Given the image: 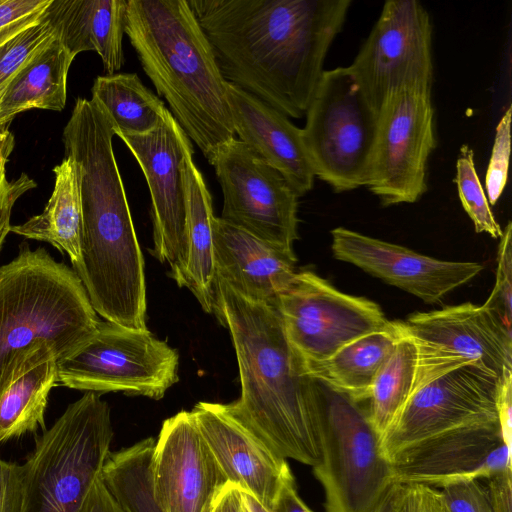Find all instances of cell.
Here are the masks:
<instances>
[{
	"mask_svg": "<svg viewBox=\"0 0 512 512\" xmlns=\"http://www.w3.org/2000/svg\"><path fill=\"white\" fill-rule=\"evenodd\" d=\"M226 82L301 118L351 0H188Z\"/></svg>",
	"mask_w": 512,
	"mask_h": 512,
	"instance_id": "6da1fadb",
	"label": "cell"
},
{
	"mask_svg": "<svg viewBox=\"0 0 512 512\" xmlns=\"http://www.w3.org/2000/svg\"><path fill=\"white\" fill-rule=\"evenodd\" d=\"M213 314L230 333L240 397L227 410L284 459L321 461L322 398L289 344L274 305L249 300L216 279Z\"/></svg>",
	"mask_w": 512,
	"mask_h": 512,
	"instance_id": "7a4b0ae2",
	"label": "cell"
},
{
	"mask_svg": "<svg viewBox=\"0 0 512 512\" xmlns=\"http://www.w3.org/2000/svg\"><path fill=\"white\" fill-rule=\"evenodd\" d=\"M113 133L92 129L70 138L65 157L81 171L80 258L73 270L105 321L145 330L144 260L113 150Z\"/></svg>",
	"mask_w": 512,
	"mask_h": 512,
	"instance_id": "3957f363",
	"label": "cell"
},
{
	"mask_svg": "<svg viewBox=\"0 0 512 512\" xmlns=\"http://www.w3.org/2000/svg\"><path fill=\"white\" fill-rule=\"evenodd\" d=\"M125 34L158 95L209 161L235 131L227 82L188 0H127Z\"/></svg>",
	"mask_w": 512,
	"mask_h": 512,
	"instance_id": "277c9868",
	"label": "cell"
},
{
	"mask_svg": "<svg viewBox=\"0 0 512 512\" xmlns=\"http://www.w3.org/2000/svg\"><path fill=\"white\" fill-rule=\"evenodd\" d=\"M100 321L76 272L22 243L0 266V397L42 344L58 361L86 344Z\"/></svg>",
	"mask_w": 512,
	"mask_h": 512,
	"instance_id": "5b68a950",
	"label": "cell"
},
{
	"mask_svg": "<svg viewBox=\"0 0 512 512\" xmlns=\"http://www.w3.org/2000/svg\"><path fill=\"white\" fill-rule=\"evenodd\" d=\"M110 408L99 393L69 404L40 436L25 467L21 512H81L111 453Z\"/></svg>",
	"mask_w": 512,
	"mask_h": 512,
	"instance_id": "8992f818",
	"label": "cell"
},
{
	"mask_svg": "<svg viewBox=\"0 0 512 512\" xmlns=\"http://www.w3.org/2000/svg\"><path fill=\"white\" fill-rule=\"evenodd\" d=\"M319 384L322 457L312 468L325 512H374L395 484L381 436L361 403Z\"/></svg>",
	"mask_w": 512,
	"mask_h": 512,
	"instance_id": "52a82bcc",
	"label": "cell"
},
{
	"mask_svg": "<svg viewBox=\"0 0 512 512\" xmlns=\"http://www.w3.org/2000/svg\"><path fill=\"white\" fill-rule=\"evenodd\" d=\"M305 116L302 134L315 178L337 193L365 186L378 110L348 66L324 70Z\"/></svg>",
	"mask_w": 512,
	"mask_h": 512,
	"instance_id": "ba28073f",
	"label": "cell"
},
{
	"mask_svg": "<svg viewBox=\"0 0 512 512\" xmlns=\"http://www.w3.org/2000/svg\"><path fill=\"white\" fill-rule=\"evenodd\" d=\"M179 355L148 329L100 321L92 338L57 361L58 383L86 392L159 400L178 381Z\"/></svg>",
	"mask_w": 512,
	"mask_h": 512,
	"instance_id": "9c48e42d",
	"label": "cell"
},
{
	"mask_svg": "<svg viewBox=\"0 0 512 512\" xmlns=\"http://www.w3.org/2000/svg\"><path fill=\"white\" fill-rule=\"evenodd\" d=\"M275 307L305 371L389 323L375 302L341 292L309 270L293 275L278 294Z\"/></svg>",
	"mask_w": 512,
	"mask_h": 512,
	"instance_id": "30bf717a",
	"label": "cell"
},
{
	"mask_svg": "<svg viewBox=\"0 0 512 512\" xmlns=\"http://www.w3.org/2000/svg\"><path fill=\"white\" fill-rule=\"evenodd\" d=\"M435 146L431 90L392 92L378 111L365 186L385 206L418 201L427 190V163Z\"/></svg>",
	"mask_w": 512,
	"mask_h": 512,
	"instance_id": "8fae6325",
	"label": "cell"
},
{
	"mask_svg": "<svg viewBox=\"0 0 512 512\" xmlns=\"http://www.w3.org/2000/svg\"><path fill=\"white\" fill-rule=\"evenodd\" d=\"M379 111L386 97L402 88L432 89V24L417 0H388L348 66Z\"/></svg>",
	"mask_w": 512,
	"mask_h": 512,
	"instance_id": "7c38bea8",
	"label": "cell"
},
{
	"mask_svg": "<svg viewBox=\"0 0 512 512\" xmlns=\"http://www.w3.org/2000/svg\"><path fill=\"white\" fill-rule=\"evenodd\" d=\"M223 193L221 219L287 251L298 238V196L236 137L208 161Z\"/></svg>",
	"mask_w": 512,
	"mask_h": 512,
	"instance_id": "4fadbf2b",
	"label": "cell"
},
{
	"mask_svg": "<svg viewBox=\"0 0 512 512\" xmlns=\"http://www.w3.org/2000/svg\"><path fill=\"white\" fill-rule=\"evenodd\" d=\"M501 379L467 362L424 385L382 435L386 458L390 461L403 449L445 432L499 421Z\"/></svg>",
	"mask_w": 512,
	"mask_h": 512,
	"instance_id": "5bb4252c",
	"label": "cell"
},
{
	"mask_svg": "<svg viewBox=\"0 0 512 512\" xmlns=\"http://www.w3.org/2000/svg\"><path fill=\"white\" fill-rule=\"evenodd\" d=\"M394 483L441 488L488 479L511 466L499 421L462 427L413 444L391 460Z\"/></svg>",
	"mask_w": 512,
	"mask_h": 512,
	"instance_id": "9a60e30c",
	"label": "cell"
},
{
	"mask_svg": "<svg viewBox=\"0 0 512 512\" xmlns=\"http://www.w3.org/2000/svg\"><path fill=\"white\" fill-rule=\"evenodd\" d=\"M137 160L151 197L153 256L170 268L182 259L185 235L184 148L189 140L170 115L152 131L118 135Z\"/></svg>",
	"mask_w": 512,
	"mask_h": 512,
	"instance_id": "2e32d148",
	"label": "cell"
},
{
	"mask_svg": "<svg viewBox=\"0 0 512 512\" xmlns=\"http://www.w3.org/2000/svg\"><path fill=\"white\" fill-rule=\"evenodd\" d=\"M152 476L165 512H206L227 484L191 411L163 422L155 440Z\"/></svg>",
	"mask_w": 512,
	"mask_h": 512,
	"instance_id": "e0dca14e",
	"label": "cell"
},
{
	"mask_svg": "<svg viewBox=\"0 0 512 512\" xmlns=\"http://www.w3.org/2000/svg\"><path fill=\"white\" fill-rule=\"evenodd\" d=\"M331 235L337 260L353 264L428 304L439 303L483 270L477 262L435 259L343 227L333 229Z\"/></svg>",
	"mask_w": 512,
	"mask_h": 512,
	"instance_id": "ac0fdd59",
	"label": "cell"
},
{
	"mask_svg": "<svg viewBox=\"0 0 512 512\" xmlns=\"http://www.w3.org/2000/svg\"><path fill=\"white\" fill-rule=\"evenodd\" d=\"M191 413L227 483L272 509L293 478L286 459L234 417L225 404L198 402Z\"/></svg>",
	"mask_w": 512,
	"mask_h": 512,
	"instance_id": "d6986e66",
	"label": "cell"
},
{
	"mask_svg": "<svg viewBox=\"0 0 512 512\" xmlns=\"http://www.w3.org/2000/svg\"><path fill=\"white\" fill-rule=\"evenodd\" d=\"M415 337L502 378L512 370V332L483 305L470 302L418 312L402 321Z\"/></svg>",
	"mask_w": 512,
	"mask_h": 512,
	"instance_id": "ffe728a7",
	"label": "cell"
},
{
	"mask_svg": "<svg viewBox=\"0 0 512 512\" xmlns=\"http://www.w3.org/2000/svg\"><path fill=\"white\" fill-rule=\"evenodd\" d=\"M227 99L237 139L275 168L298 197L308 193L315 175L302 129L283 113L228 82Z\"/></svg>",
	"mask_w": 512,
	"mask_h": 512,
	"instance_id": "44dd1931",
	"label": "cell"
},
{
	"mask_svg": "<svg viewBox=\"0 0 512 512\" xmlns=\"http://www.w3.org/2000/svg\"><path fill=\"white\" fill-rule=\"evenodd\" d=\"M213 240L216 279L249 300L275 306L278 294L297 272L294 252L261 240L220 217L213 221Z\"/></svg>",
	"mask_w": 512,
	"mask_h": 512,
	"instance_id": "7402d4cb",
	"label": "cell"
},
{
	"mask_svg": "<svg viewBox=\"0 0 512 512\" xmlns=\"http://www.w3.org/2000/svg\"><path fill=\"white\" fill-rule=\"evenodd\" d=\"M400 324L395 347L377 374L366 409L382 437L407 401L424 385L467 362L449 351L427 343Z\"/></svg>",
	"mask_w": 512,
	"mask_h": 512,
	"instance_id": "603a6c76",
	"label": "cell"
},
{
	"mask_svg": "<svg viewBox=\"0 0 512 512\" xmlns=\"http://www.w3.org/2000/svg\"><path fill=\"white\" fill-rule=\"evenodd\" d=\"M190 139L184 148L182 176L185 193V235L181 261L171 268L178 286L188 288L203 310L213 313L215 302V258L212 198L202 173L193 160Z\"/></svg>",
	"mask_w": 512,
	"mask_h": 512,
	"instance_id": "cb8c5ba5",
	"label": "cell"
},
{
	"mask_svg": "<svg viewBox=\"0 0 512 512\" xmlns=\"http://www.w3.org/2000/svg\"><path fill=\"white\" fill-rule=\"evenodd\" d=\"M45 14L72 55L95 51L107 74L123 66L127 0H51Z\"/></svg>",
	"mask_w": 512,
	"mask_h": 512,
	"instance_id": "d4e9b609",
	"label": "cell"
},
{
	"mask_svg": "<svg viewBox=\"0 0 512 512\" xmlns=\"http://www.w3.org/2000/svg\"><path fill=\"white\" fill-rule=\"evenodd\" d=\"M400 334L399 321L365 334L339 349L306 373L331 390L362 403L371 394L374 380L391 355Z\"/></svg>",
	"mask_w": 512,
	"mask_h": 512,
	"instance_id": "484cf974",
	"label": "cell"
},
{
	"mask_svg": "<svg viewBox=\"0 0 512 512\" xmlns=\"http://www.w3.org/2000/svg\"><path fill=\"white\" fill-rule=\"evenodd\" d=\"M58 384L57 358L42 344L18 368L0 397V444L45 427L50 391Z\"/></svg>",
	"mask_w": 512,
	"mask_h": 512,
	"instance_id": "4316f807",
	"label": "cell"
},
{
	"mask_svg": "<svg viewBox=\"0 0 512 512\" xmlns=\"http://www.w3.org/2000/svg\"><path fill=\"white\" fill-rule=\"evenodd\" d=\"M74 58L57 35L31 58L0 98V128L30 109L63 110L68 71Z\"/></svg>",
	"mask_w": 512,
	"mask_h": 512,
	"instance_id": "83f0119b",
	"label": "cell"
},
{
	"mask_svg": "<svg viewBox=\"0 0 512 512\" xmlns=\"http://www.w3.org/2000/svg\"><path fill=\"white\" fill-rule=\"evenodd\" d=\"M55 183L42 213L26 222L11 225L13 232L26 239L47 242L70 258L72 266L80 258L82 229L81 171L69 157L53 168Z\"/></svg>",
	"mask_w": 512,
	"mask_h": 512,
	"instance_id": "f1b7e54d",
	"label": "cell"
},
{
	"mask_svg": "<svg viewBox=\"0 0 512 512\" xmlns=\"http://www.w3.org/2000/svg\"><path fill=\"white\" fill-rule=\"evenodd\" d=\"M91 93L114 124L116 136L146 134L170 115L163 101L136 73L97 76Z\"/></svg>",
	"mask_w": 512,
	"mask_h": 512,
	"instance_id": "f546056e",
	"label": "cell"
},
{
	"mask_svg": "<svg viewBox=\"0 0 512 512\" xmlns=\"http://www.w3.org/2000/svg\"><path fill=\"white\" fill-rule=\"evenodd\" d=\"M155 439L111 452L100 478L124 512H165L153 484L152 459Z\"/></svg>",
	"mask_w": 512,
	"mask_h": 512,
	"instance_id": "4dcf8cb0",
	"label": "cell"
},
{
	"mask_svg": "<svg viewBox=\"0 0 512 512\" xmlns=\"http://www.w3.org/2000/svg\"><path fill=\"white\" fill-rule=\"evenodd\" d=\"M455 183L463 209L474 224L477 233L500 238L503 229L495 219L484 188L476 172L474 152L462 145L456 161Z\"/></svg>",
	"mask_w": 512,
	"mask_h": 512,
	"instance_id": "1f68e13d",
	"label": "cell"
},
{
	"mask_svg": "<svg viewBox=\"0 0 512 512\" xmlns=\"http://www.w3.org/2000/svg\"><path fill=\"white\" fill-rule=\"evenodd\" d=\"M56 35L44 11L36 23L0 46V98L17 73Z\"/></svg>",
	"mask_w": 512,
	"mask_h": 512,
	"instance_id": "d6a6232c",
	"label": "cell"
},
{
	"mask_svg": "<svg viewBox=\"0 0 512 512\" xmlns=\"http://www.w3.org/2000/svg\"><path fill=\"white\" fill-rule=\"evenodd\" d=\"M15 147V137L6 127L0 128V252L11 228V213L16 201L37 183L26 173L12 181L6 174V166Z\"/></svg>",
	"mask_w": 512,
	"mask_h": 512,
	"instance_id": "836d02e7",
	"label": "cell"
},
{
	"mask_svg": "<svg viewBox=\"0 0 512 512\" xmlns=\"http://www.w3.org/2000/svg\"><path fill=\"white\" fill-rule=\"evenodd\" d=\"M512 223L509 221L500 237L494 288L483 304L512 332Z\"/></svg>",
	"mask_w": 512,
	"mask_h": 512,
	"instance_id": "e575fe53",
	"label": "cell"
},
{
	"mask_svg": "<svg viewBox=\"0 0 512 512\" xmlns=\"http://www.w3.org/2000/svg\"><path fill=\"white\" fill-rule=\"evenodd\" d=\"M511 114L512 108L510 106L496 127L492 153L485 175V194L490 205L497 203L508 179Z\"/></svg>",
	"mask_w": 512,
	"mask_h": 512,
	"instance_id": "d590c367",
	"label": "cell"
},
{
	"mask_svg": "<svg viewBox=\"0 0 512 512\" xmlns=\"http://www.w3.org/2000/svg\"><path fill=\"white\" fill-rule=\"evenodd\" d=\"M482 480H463L439 488L449 512H493Z\"/></svg>",
	"mask_w": 512,
	"mask_h": 512,
	"instance_id": "8d00e7d4",
	"label": "cell"
},
{
	"mask_svg": "<svg viewBox=\"0 0 512 512\" xmlns=\"http://www.w3.org/2000/svg\"><path fill=\"white\" fill-rule=\"evenodd\" d=\"M393 512H449L438 488L398 485Z\"/></svg>",
	"mask_w": 512,
	"mask_h": 512,
	"instance_id": "74e56055",
	"label": "cell"
},
{
	"mask_svg": "<svg viewBox=\"0 0 512 512\" xmlns=\"http://www.w3.org/2000/svg\"><path fill=\"white\" fill-rule=\"evenodd\" d=\"M25 467L0 459V512H21Z\"/></svg>",
	"mask_w": 512,
	"mask_h": 512,
	"instance_id": "f35d334b",
	"label": "cell"
},
{
	"mask_svg": "<svg viewBox=\"0 0 512 512\" xmlns=\"http://www.w3.org/2000/svg\"><path fill=\"white\" fill-rule=\"evenodd\" d=\"M486 480L493 512H512V468Z\"/></svg>",
	"mask_w": 512,
	"mask_h": 512,
	"instance_id": "ab89813d",
	"label": "cell"
},
{
	"mask_svg": "<svg viewBox=\"0 0 512 512\" xmlns=\"http://www.w3.org/2000/svg\"><path fill=\"white\" fill-rule=\"evenodd\" d=\"M498 420L505 443L511 447L512 439V370H506L501 379L498 395Z\"/></svg>",
	"mask_w": 512,
	"mask_h": 512,
	"instance_id": "60d3db41",
	"label": "cell"
},
{
	"mask_svg": "<svg viewBox=\"0 0 512 512\" xmlns=\"http://www.w3.org/2000/svg\"><path fill=\"white\" fill-rule=\"evenodd\" d=\"M81 512H124L100 477L93 483Z\"/></svg>",
	"mask_w": 512,
	"mask_h": 512,
	"instance_id": "b9f144b4",
	"label": "cell"
},
{
	"mask_svg": "<svg viewBox=\"0 0 512 512\" xmlns=\"http://www.w3.org/2000/svg\"><path fill=\"white\" fill-rule=\"evenodd\" d=\"M210 512H245L242 490L227 483L215 496Z\"/></svg>",
	"mask_w": 512,
	"mask_h": 512,
	"instance_id": "7bdbcfd3",
	"label": "cell"
},
{
	"mask_svg": "<svg viewBox=\"0 0 512 512\" xmlns=\"http://www.w3.org/2000/svg\"><path fill=\"white\" fill-rule=\"evenodd\" d=\"M272 510L274 512H314L299 496L294 477L285 483Z\"/></svg>",
	"mask_w": 512,
	"mask_h": 512,
	"instance_id": "ee69618b",
	"label": "cell"
},
{
	"mask_svg": "<svg viewBox=\"0 0 512 512\" xmlns=\"http://www.w3.org/2000/svg\"><path fill=\"white\" fill-rule=\"evenodd\" d=\"M245 512H274L251 494L242 491Z\"/></svg>",
	"mask_w": 512,
	"mask_h": 512,
	"instance_id": "f6af8a7d",
	"label": "cell"
},
{
	"mask_svg": "<svg viewBox=\"0 0 512 512\" xmlns=\"http://www.w3.org/2000/svg\"><path fill=\"white\" fill-rule=\"evenodd\" d=\"M397 492V484H394L384 496L374 512H393L395 497Z\"/></svg>",
	"mask_w": 512,
	"mask_h": 512,
	"instance_id": "bcb514c9",
	"label": "cell"
}]
</instances>
